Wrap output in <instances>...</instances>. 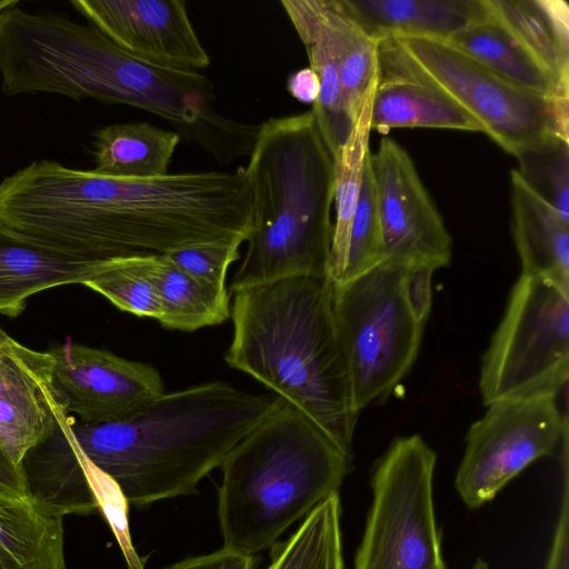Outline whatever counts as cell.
<instances>
[{
    "mask_svg": "<svg viewBox=\"0 0 569 569\" xmlns=\"http://www.w3.org/2000/svg\"><path fill=\"white\" fill-rule=\"evenodd\" d=\"M82 284L100 293L122 311L156 320L161 317L157 290L138 266L136 256L107 260Z\"/></svg>",
    "mask_w": 569,
    "mask_h": 569,
    "instance_id": "30",
    "label": "cell"
},
{
    "mask_svg": "<svg viewBox=\"0 0 569 569\" xmlns=\"http://www.w3.org/2000/svg\"><path fill=\"white\" fill-rule=\"evenodd\" d=\"M280 4L303 43L310 68L320 81L319 97L311 111L333 159L355 124L343 104L338 48L328 20L326 0H281Z\"/></svg>",
    "mask_w": 569,
    "mask_h": 569,
    "instance_id": "18",
    "label": "cell"
},
{
    "mask_svg": "<svg viewBox=\"0 0 569 569\" xmlns=\"http://www.w3.org/2000/svg\"><path fill=\"white\" fill-rule=\"evenodd\" d=\"M246 174L252 221L228 292L299 276H327L335 166L311 110L259 126Z\"/></svg>",
    "mask_w": 569,
    "mask_h": 569,
    "instance_id": "5",
    "label": "cell"
},
{
    "mask_svg": "<svg viewBox=\"0 0 569 569\" xmlns=\"http://www.w3.org/2000/svg\"><path fill=\"white\" fill-rule=\"evenodd\" d=\"M515 157L523 184L569 224V139L549 134Z\"/></svg>",
    "mask_w": 569,
    "mask_h": 569,
    "instance_id": "29",
    "label": "cell"
},
{
    "mask_svg": "<svg viewBox=\"0 0 569 569\" xmlns=\"http://www.w3.org/2000/svg\"><path fill=\"white\" fill-rule=\"evenodd\" d=\"M244 237L221 239L182 248L164 256L177 267L216 293L230 297L226 286L227 271L240 258Z\"/></svg>",
    "mask_w": 569,
    "mask_h": 569,
    "instance_id": "32",
    "label": "cell"
},
{
    "mask_svg": "<svg viewBox=\"0 0 569 569\" xmlns=\"http://www.w3.org/2000/svg\"><path fill=\"white\" fill-rule=\"evenodd\" d=\"M19 0H0V12L19 4Z\"/></svg>",
    "mask_w": 569,
    "mask_h": 569,
    "instance_id": "39",
    "label": "cell"
},
{
    "mask_svg": "<svg viewBox=\"0 0 569 569\" xmlns=\"http://www.w3.org/2000/svg\"><path fill=\"white\" fill-rule=\"evenodd\" d=\"M370 38L417 37L447 41L490 18L487 0H341Z\"/></svg>",
    "mask_w": 569,
    "mask_h": 569,
    "instance_id": "17",
    "label": "cell"
},
{
    "mask_svg": "<svg viewBox=\"0 0 569 569\" xmlns=\"http://www.w3.org/2000/svg\"><path fill=\"white\" fill-rule=\"evenodd\" d=\"M0 495L29 496L21 467L16 466L0 443Z\"/></svg>",
    "mask_w": 569,
    "mask_h": 569,
    "instance_id": "38",
    "label": "cell"
},
{
    "mask_svg": "<svg viewBox=\"0 0 569 569\" xmlns=\"http://www.w3.org/2000/svg\"><path fill=\"white\" fill-rule=\"evenodd\" d=\"M106 261H82L51 251L0 224V315L16 318L32 295L58 286L82 284Z\"/></svg>",
    "mask_w": 569,
    "mask_h": 569,
    "instance_id": "19",
    "label": "cell"
},
{
    "mask_svg": "<svg viewBox=\"0 0 569 569\" xmlns=\"http://www.w3.org/2000/svg\"><path fill=\"white\" fill-rule=\"evenodd\" d=\"M471 425L455 486L465 503L477 508L528 465L553 451L567 435V417L556 398L492 402Z\"/></svg>",
    "mask_w": 569,
    "mask_h": 569,
    "instance_id": "11",
    "label": "cell"
},
{
    "mask_svg": "<svg viewBox=\"0 0 569 569\" xmlns=\"http://www.w3.org/2000/svg\"><path fill=\"white\" fill-rule=\"evenodd\" d=\"M473 569H487V565L482 560H478Z\"/></svg>",
    "mask_w": 569,
    "mask_h": 569,
    "instance_id": "40",
    "label": "cell"
},
{
    "mask_svg": "<svg viewBox=\"0 0 569 569\" xmlns=\"http://www.w3.org/2000/svg\"><path fill=\"white\" fill-rule=\"evenodd\" d=\"M89 24L153 64L198 71L210 64L182 0H71Z\"/></svg>",
    "mask_w": 569,
    "mask_h": 569,
    "instance_id": "14",
    "label": "cell"
},
{
    "mask_svg": "<svg viewBox=\"0 0 569 569\" xmlns=\"http://www.w3.org/2000/svg\"><path fill=\"white\" fill-rule=\"evenodd\" d=\"M180 134L147 122L109 124L93 139L96 173L122 179H153L168 174Z\"/></svg>",
    "mask_w": 569,
    "mask_h": 569,
    "instance_id": "23",
    "label": "cell"
},
{
    "mask_svg": "<svg viewBox=\"0 0 569 569\" xmlns=\"http://www.w3.org/2000/svg\"><path fill=\"white\" fill-rule=\"evenodd\" d=\"M511 231L522 273L569 290V224L511 170Z\"/></svg>",
    "mask_w": 569,
    "mask_h": 569,
    "instance_id": "21",
    "label": "cell"
},
{
    "mask_svg": "<svg viewBox=\"0 0 569 569\" xmlns=\"http://www.w3.org/2000/svg\"><path fill=\"white\" fill-rule=\"evenodd\" d=\"M252 192L246 169L122 179L33 161L0 182V224L82 261L164 254L248 238Z\"/></svg>",
    "mask_w": 569,
    "mask_h": 569,
    "instance_id": "1",
    "label": "cell"
},
{
    "mask_svg": "<svg viewBox=\"0 0 569 569\" xmlns=\"http://www.w3.org/2000/svg\"><path fill=\"white\" fill-rule=\"evenodd\" d=\"M370 129L438 128L483 132L481 123L432 82L392 38L378 42Z\"/></svg>",
    "mask_w": 569,
    "mask_h": 569,
    "instance_id": "16",
    "label": "cell"
},
{
    "mask_svg": "<svg viewBox=\"0 0 569 569\" xmlns=\"http://www.w3.org/2000/svg\"><path fill=\"white\" fill-rule=\"evenodd\" d=\"M568 378L569 290L521 273L482 356V401L556 398Z\"/></svg>",
    "mask_w": 569,
    "mask_h": 569,
    "instance_id": "8",
    "label": "cell"
},
{
    "mask_svg": "<svg viewBox=\"0 0 569 569\" xmlns=\"http://www.w3.org/2000/svg\"><path fill=\"white\" fill-rule=\"evenodd\" d=\"M50 437L67 450L82 467L92 488L100 511L111 527L128 563V569H142V562L131 545L128 526V506L116 482L89 461L73 452L53 432Z\"/></svg>",
    "mask_w": 569,
    "mask_h": 569,
    "instance_id": "33",
    "label": "cell"
},
{
    "mask_svg": "<svg viewBox=\"0 0 569 569\" xmlns=\"http://www.w3.org/2000/svg\"><path fill=\"white\" fill-rule=\"evenodd\" d=\"M287 89L298 101L315 103L319 97L320 81L310 67L302 68L288 77Z\"/></svg>",
    "mask_w": 569,
    "mask_h": 569,
    "instance_id": "37",
    "label": "cell"
},
{
    "mask_svg": "<svg viewBox=\"0 0 569 569\" xmlns=\"http://www.w3.org/2000/svg\"><path fill=\"white\" fill-rule=\"evenodd\" d=\"M369 157L370 152L365 161L345 261L337 279L332 282L335 286L355 279L382 261L380 220Z\"/></svg>",
    "mask_w": 569,
    "mask_h": 569,
    "instance_id": "31",
    "label": "cell"
},
{
    "mask_svg": "<svg viewBox=\"0 0 569 569\" xmlns=\"http://www.w3.org/2000/svg\"><path fill=\"white\" fill-rule=\"evenodd\" d=\"M432 82L470 112L505 151L516 154L549 134L569 139V99H546L500 79L446 41L392 38Z\"/></svg>",
    "mask_w": 569,
    "mask_h": 569,
    "instance_id": "10",
    "label": "cell"
},
{
    "mask_svg": "<svg viewBox=\"0 0 569 569\" xmlns=\"http://www.w3.org/2000/svg\"><path fill=\"white\" fill-rule=\"evenodd\" d=\"M409 263L382 260L335 286L332 307L359 412L383 401L415 362L423 326L402 292Z\"/></svg>",
    "mask_w": 569,
    "mask_h": 569,
    "instance_id": "7",
    "label": "cell"
},
{
    "mask_svg": "<svg viewBox=\"0 0 569 569\" xmlns=\"http://www.w3.org/2000/svg\"><path fill=\"white\" fill-rule=\"evenodd\" d=\"M490 13L569 96V7L563 0H487Z\"/></svg>",
    "mask_w": 569,
    "mask_h": 569,
    "instance_id": "22",
    "label": "cell"
},
{
    "mask_svg": "<svg viewBox=\"0 0 569 569\" xmlns=\"http://www.w3.org/2000/svg\"><path fill=\"white\" fill-rule=\"evenodd\" d=\"M328 276H299L233 295L227 365L271 389L352 455L359 415Z\"/></svg>",
    "mask_w": 569,
    "mask_h": 569,
    "instance_id": "4",
    "label": "cell"
},
{
    "mask_svg": "<svg viewBox=\"0 0 569 569\" xmlns=\"http://www.w3.org/2000/svg\"><path fill=\"white\" fill-rule=\"evenodd\" d=\"M218 518L223 548L254 556L318 503L352 469L317 423L280 398L220 466Z\"/></svg>",
    "mask_w": 569,
    "mask_h": 569,
    "instance_id": "6",
    "label": "cell"
},
{
    "mask_svg": "<svg viewBox=\"0 0 569 569\" xmlns=\"http://www.w3.org/2000/svg\"><path fill=\"white\" fill-rule=\"evenodd\" d=\"M563 453L565 481L562 501L545 569H569V479L567 450Z\"/></svg>",
    "mask_w": 569,
    "mask_h": 569,
    "instance_id": "35",
    "label": "cell"
},
{
    "mask_svg": "<svg viewBox=\"0 0 569 569\" xmlns=\"http://www.w3.org/2000/svg\"><path fill=\"white\" fill-rule=\"evenodd\" d=\"M0 77L7 96L46 92L142 109L181 128L220 162L250 153L259 129L218 113L202 73L144 61L61 13L18 6L0 12Z\"/></svg>",
    "mask_w": 569,
    "mask_h": 569,
    "instance_id": "2",
    "label": "cell"
},
{
    "mask_svg": "<svg viewBox=\"0 0 569 569\" xmlns=\"http://www.w3.org/2000/svg\"><path fill=\"white\" fill-rule=\"evenodd\" d=\"M161 569H256V558L222 547L214 552L188 558Z\"/></svg>",
    "mask_w": 569,
    "mask_h": 569,
    "instance_id": "36",
    "label": "cell"
},
{
    "mask_svg": "<svg viewBox=\"0 0 569 569\" xmlns=\"http://www.w3.org/2000/svg\"><path fill=\"white\" fill-rule=\"evenodd\" d=\"M70 417L54 381V358L0 328V443L18 467L26 453Z\"/></svg>",
    "mask_w": 569,
    "mask_h": 569,
    "instance_id": "15",
    "label": "cell"
},
{
    "mask_svg": "<svg viewBox=\"0 0 569 569\" xmlns=\"http://www.w3.org/2000/svg\"><path fill=\"white\" fill-rule=\"evenodd\" d=\"M446 42L522 91L546 99H569L492 16L460 30Z\"/></svg>",
    "mask_w": 569,
    "mask_h": 569,
    "instance_id": "24",
    "label": "cell"
},
{
    "mask_svg": "<svg viewBox=\"0 0 569 569\" xmlns=\"http://www.w3.org/2000/svg\"><path fill=\"white\" fill-rule=\"evenodd\" d=\"M338 492L318 503L298 529L272 547L267 569H343Z\"/></svg>",
    "mask_w": 569,
    "mask_h": 569,
    "instance_id": "27",
    "label": "cell"
},
{
    "mask_svg": "<svg viewBox=\"0 0 569 569\" xmlns=\"http://www.w3.org/2000/svg\"><path fill=\"white\" fill-rule=\"evenodd\" d=\"M136 260L157 290L161 327L192 332L220 325L230 317V297L201 284L164 254H139Z\"/></svg>",
    "mask_w": 569,
    "mask_h": 569,
    "instance_id": "25",
    "label": "cell"
},
{
    "mask_svg": "<svg viewBox=\"0 0 569 569\" xmlns=\"http://www.w3.org/2000/svg\"><path fill=\"white\" fill-rule=\"evenodd\" d=\"M435 463L419 435L391 442L375 466L373 501L353 569H447L432 501Z\"/></svg>",
    "mask_w": 569,
    "mask_h": 569,
    "instance_id": "9",
    "label": "cell"
},
{
    "mask_svg": "<svg viewBox=\"0 0 569 569\" xmlns=\"http://www.w3.org/2000/svg\"><path fill=\"white\" fill-rule=\"evenodd\" d=\"M375 91V90H373ZM373 92L365 103L346 143L333 157L336 222L332 226V238L327 276L333 282L345 261L352 218L357 207L365 161L369 149L370 113Z\"/></svg>",
    "mask_w": 569,
    "mask_h": 569,
    "instance_id": "26",
    "label": "cell"
},
{
    "mask_svg": "<svg viewBox=\"0 0 569 569\" xmlns=\"http://www.w3.org/2000/svg\"><path fill=\"white\" fill-rule=\"evenodd\" d=\"M54 381L71 417L87 423L127 419L166 392L150 363L121 358L68 339L53 345Z\"/></svg>",
    "mask_w": 569,
    "mask_h": 569,
    "instance_id": "13",
    "label": "cell"
},
{
    "mask_svg": "<svg viewBox=\"0 0 569 569\" xmlns=\"http://www.w3.org/2000/svg\"><path fill=\"white\" fill-rule=\"evenodd\" d=\"M326 9L338 48L343 104L355 124L377 83L379 41L361 30L341 0H326Z\"/></svg>",
    "mask_w": 569,
    "mask_h": 569,
    "instance_id": "28",
    "label": "cell"
},
{
    "mask_svg": "<svg viewBox=\"0 0 569 569\" xmlns=\"http://www.w3.org/2000/svg\"><path fill=\"white\" fill-rule=\"evenodd\" d=\"M63 517L30 495H0V569H66Z\"/></svg>",
    "mask_w": 569,
    "mask_h": 569,
    "instance_id": "20",
    "label": "cell"
},
{
    "mask_svg": "<svg viewBox=\"0 0 569 569\" xmlns=\"http://www.w3.org/2000/svg\"><path fill=\"white\" fill-rule=\"evenodd\" d=\"M279 399L212 381L164 392L119 421L70 416L53 433L111 478L129 505L142 507L194 493Z\"/></svg>",
    "mask_w": 569,
    "mask_h": 569,
    "instance_id": "3",
    "label": "cell"
},
{
    "mask_svg": "<svg viewBox=\"0 0 569 569\" xmlns=\"http://www.w3.org/2000/svg\"><path fill=\"white\" fill-rule=\"evenodd\" d=\"M377 197L382 260L449 264L452 239L409 153L396 140L381 139L369 157Z\"/></svg>",
    "mask_w": 569,
    "mask_h": 569,
    "instance_id": "12",
    "label": "cell"
},
{
    "mask_svg": "<svg viewBox=\"0 0 569 569\" xmlns=\"http://www.w3.org/2000/svg\"><path fill=\"white\" fill-rule=\"evenodd\" d=\"M435 270L427 263H409L402 276L405 300L415 319L422 326L431 309V278Z\"/></svg>",
    "mask_w": 569,
    "mask_h": 569,
    "instance_id": "34",
    "label": "cell"
}]
</instances>
